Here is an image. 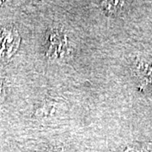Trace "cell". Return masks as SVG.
Returning <instances> with one entry per match:
<instances>
[{"mask_svg":"<svg viewBox=\"0 0 152 152\" xmlns=\"http://www.w3.org/2000/svg\"><path fill=\"white\" fill-rule=\"evenodd\" d=\"M5 96V90H4V86L2 82H0V103L3 102Z\"/></svg>","mask_w":152,"mask_h":152,"instance_id":"6","label":"cell"},{"mask_svg":"<svg viewBox=\"0 0 152 152\" xmlns=\"http://www.w3.org/2000/svg\"><path fill=\"white\" fill-rule=\"evenodd\" d=\"M48 152H64L62 149H54V150H51Z\"/></svg>","mask_w":152,"mask_h":152,"instance_id":"7","label":"cell"},{"mask_svg":"<svg viewBox=\"0 0 152 152\" xmlns=\"http://www.w3.org/2000/svg\"><path fill=\"white\" fill-rule=\"evenodd\" d=\"M20 35L13 27H5L0 31V62H8L16 53L20 46Z\"/></svg>","mask_w":152,"mask_h":152,"instance_id":"2","label":"cell"},{"mask_svg":"<svg viewBox=\"0 0 152 152\" xmlns=\"http://www.w3.org/2000/svg\"><path fill=\"white\" fill-rule=\"evenodd\" d=\"M56 105H57V102L53 100L43 102L42 103L40 104V106L37 107V110L35 111V114L37 118L52 116L55 113Z\"/></svg>","mask_w":152,"mask_h":152,"instance_id":"4","label":"cell"},{"mask_svg":"<svg viewBox=\"0 0 152 152\" xmlns=\"http://www.w3.org/2000/svg\"><path fill=\"white\" fill-rule=\"evenodd\" d=\"M122 152H152V143H137L129 145Z\"/></svg>","mask_w":152,"mask_h":152,"instance_id":"5","label":"cell"},{"mask_svg":"<svg viewBox=\"0 0 152 152\" xmlns=\"http://www.w3.org/2000/svg\"><path fill=\"white\" fill-rule=\"evenodd\" d=\"M100 7L103 13L109 17L119 15L125 7V2L123 1H102L99 2Z\"/></svg>","mask_w":152,"mask_h":152,"instance_id":"3","label":"cell"},{"mask_svg":"<svg viewBox=\"0 0 152 152\" xmlns=\"http://www.w3.org/2000/svg\"><path fill=\"white\" fill-rule=\"evenodd\" d=\"M69 53V42L62 28L53 27L46 33L44 42V55L51 61L64 59Z\"/></svg>","mask_w":152,"mask_h":152,"instance_id":"1","label":"cell"}]
</instances>
